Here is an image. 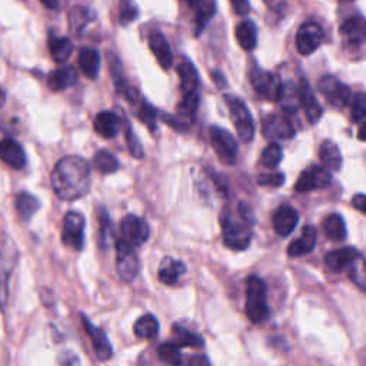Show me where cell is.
Returning <instances> with one entry per match:
<instances>
[{"label": "cell", "mask_w": 366, "mask_h": 366, "mask_svg": "<svg viewBox=\"0 0 366 366\" xmlns=\"http://www.w3.org/2000/svg\"><path fill=\"white\" fill-rule=\"evenodd\" d=\"M54 193L68 202L83 198L90 189V166L80 156L60 159L50 176Z\"/></svg>", "instance_id": "obj_1"}, {"label": "cell", "mask_w": 366, "mask_h": 366, "mask_svg": "<svg viewBox=\"0 0 366 366\" xmlns=\"http://www.w3.org/2000/svg\"><path fill=\"white\" fill-rule=\"evenodd\" d=\"M222 235L224 243L232 251H243L249 247L252 240L254 224L252 213L245 203L237 205V212L233 213L230 209H225L222 217Z\"/></svg>", "instance_id": "obj_2"}, {"label": "cell", "mask_w": 366, "mask_h": 366, "mask_svg": "<svg viewBox=\"0 0 366 366\" xmlns=\"http://www.w3.org/2000/svg\"><path fill=\"white\" fill-rule=\"evenodd\" d=\"M247 316L254 323H261L269 318L266 302V285L259 277H251L247 285Z\"/></svg>", "instance_id": "obj_3"}, {"label": "cell", "mask_w": 366, "mask_h": 366, "mask_svg": "<svg viewBox=\"0 0 366 366\" xmlns=\"http://www.w3.org/2000/svg\"><path fill=\"white\" fill-rule=\"evenodd\" d=\"M225 102L228 105V109L230 112L233 125L236 128L237 136L243 143H249L254 140L255 136V125H254V119L247 108V105L243 103L240 99L226 95Z\"/></svg>", "instance_id": "obj_4"}, {"label": "cell", "mask_w": 366, "mask_h": 366, "mask_svg": "<svg viewBox=\"0 0 366 366\" xmlns=\"http://www.w3.org/2000/svg\"><path fill=\"white\" fill-rule=\"evenodd\" d=\"M213 150L217 152L218 158L226 165H235L237 159V142L224 128L212 126L209 131Z\"/></svg>", "instance_id": "obj_5"}, {"label": "cell", "mask_w": 366, "mask_h": 366, "mask_svg": "<svg viewBox=\"0 0 366 366\" xmlns=\"http://www.w3.org/2000/svg\"><path fill=\"white\" fill-rule=\"evenodd\" d=\"M116 268L119 277L125 282H132L139 273V259L135 248L124 239L116 243Z\"/></svg>", "instance_id": "obj_6"}, {"label": "cell", "mask_w": 366, "mask_h": 366, "mask_svg": "<svg viewBox=\"0 0 366 366\" xmlns=\"http://www.w3.org/2000/svg\"><path fill=\"white\" fill-rule=\"evenodd\" d=\"M332 183V173L330 170L325 169L323 166L312 165L305 169L295 185V191L298 193H307L316 189H325Z\"/></svg>", "instance_id": "obj_7"}, {"label": "cell", "mask_w": 366, "mask_h": 366, "mask_svg": "<svg viewBox=\"0 0 366 366\" xmlns=\"http://www.w3.org/2000/svg\"><path fill=\"white\" fill-rule=\"evenodd\" d=\"M319 92L329 105L337 109H344L351 99V90L346 85L335 76H323L318 83Z\"/></svg>", "instance_id": "obj_8"}, {"label": "cell", "mask_w": 366, "mask_h": 366, "mask_svg": "<svg viewBox=\"0 0 366 366\" xmlns=\"http://www.w3.org/2000/svg\"><path fill=\"white\" fill-rule=\"evenodd\" d=\"M62 242L66 247L82 251L85 247V218L79 212H69L64 218Z\"/></svg>", "instance_id": "obj_9"}, {"label": "cell", "mask_w": 366, "mask_h": 366, "mask_svg": "<svg viewBox=\"0 0 366 366\" xmlns=\"http://www.w3.org/2000/svg\"><path fill=\"white\" fill-rule=\"evenodd\" d=\"M323 32L321 26L314 22H307L299 27L295 38V45L302 56H308L312 54L321 46Z\"/></svg>", "instance_id": "obj_10"}, {"label": "cell", "mask_w": 366, "mask_h": 366, "mask_svg": "<svg viewBox=\"0 0 366 366\" xmlns=\"http://www.w3.org/2000/svg\"><path fill=\"white\" fill-rule=\"evenodd\" d=\"M262 133L268 139L289 140L295 136V128L286 116L272 113L262 120Z\"/></svg>", "instance_id": "obj_11"}, {"label": "cell", "mask_w": 366, "mask_h": 366, "mask_svg": "<svg viewBox=\"0 0 366 366\" xmlns=\"http://www.w3.org/2000/svg\"><path fill=\"white\" fill-rule=\"evenodd\" d=\"M120 232L124 240L131 247H140L149 239V225L136 215H126L120 222Z\"/></svg>", "instance_id": "obj_12"}, {"label": "cell", "mask_w": 366, "mask_h": 366, "mask_svg": "<svg viewBox=\"0 0 366 366\" xmlns=\"http://www.w3.org/2000/svg\"><path fill=\"white\" fill-rule=\"evenodd\" d=\"M251 83L258 94L265 99L272 102L279 101L282 92V82L278 75H273L270 72L255 71L251 76Z\"/></svg>", "instance_id": "obj_13"}, {"label": "cell", "mask_w": 366, "mask_h": 366, "mask_svg": "<svg viewBox=\"0 0 366 366\" xmlns=\"http://www.w3.org/2000/svg\"><path fill=\"white\" fill-rule=\"evenodd\" d=\"M82 322H83L86 333L89 335L92 345H94V351H95L96 356L99 358V360H102V362L109 360L113 355V349H112V345L108 339L106 332L101 328H96L94 323H90V321L85 315H82Z\"/></svg>", "instance_id": "obj_14"}, {"label": "cell", "mask_w": 366, "mask_h": 366, "mask_svg": "<svg viewBox=\"0 0 366 366\" xmlns=\"http://www.w3.org/2000/svg\"><path fill=\"white\" fill-rule=\"evenodd\" d=\"M299 222V213L291 205H282L273 213L272 225L273 230L281 237H286L291 235Z\"/></svg>", "instance_id": "obj_15"}, {"label": "cell", "mask_w": 366, "mask_h": 366, "mask_svg": "<svg viewBox=\"0 0 366 366\" xmlns=\"http://www.w3.org/2000/svg\"><path fill=\"white\" fill-rule=\"evenodd\" d=\"M298 95H299V102L305 110V115H307L308 122L311 125H316L319 119L322 117V108L318 103V99L314 95L311 86L305 79L302 80L300 86L298 87Z\"/></svg>", "instance_id": "obj_16"}, {"label": "cell", "mask_w": 366, "mask_h": 366, "mask_svg": "<svg viewBox=\"0 0 366 366\" xmlns=\"http://www.w3.org/2000/svg\"><path fill=\"white\" fill-rule=\"evenodd\" d=\"M0 159L13 169H22L27 162L24 149L12 138H6L0 142Z\"/></svg>", "instance_id": "obj_17"}, {"label": "cell", "mask_w": 366, "mask_h": 366, "mask_svg": "<svg viewBox=\"0 0 366 366\" xmlns=\"http://www.w3.org/2000/svg\"><path fill=\"white\" fill-rule=\"evenodd\" d=\"M359 256H362L360 252L355 248H351V247L335 249V251L326 254L325 265L330 272L339 273V272L345 270L346 268H349Z\"/></svg>", "instance_id": "obj_18"}, {"label": "cell", "mask_w": 366, "mask_h": 366, "mask_svg": "<svg viewBox=\"0 0 366 366\" xmlns=\"http://www.w3.org/2000/svg\"><path fill=\"white\" fill-rule=\"evenodd\" d=\"M147 43H149V47L152 50V53L155 54L158 64L165 69L168 71L172 64H173V53L170 50V46L166 41V38L163 36V34L161 32H152L147 38Z\"/></svg>", "instance_id": "obj_19"}, {"label": "cell", "mask_w": 366, "mask_h": 366, "mask_svg": "<svg viewBox=\"0 0 366 366\" xmlns=\"http://www.w3.org/2000/svg\"><path fill=\"white\" fill-rule=\"evenodd\" d=\"M316 229L314 226H305L302 229V233L298 239H295L289 248H288V255L291 258H300L303 255H308L309 252L314 251L316 245Z\"/></svg>", "instance_id": "obj_20"}, {"label": "cell", "mask_w": 366, "mask_h": 366, "mask_svg": "<svg viewBox=\"0 0 366 366\" xmlns=\"http://www.w3.org/2000/svg\"><path fill=\"white\" fill-rule=\"evenodd\" d=\"M339 34L346 45H362L365 41V19L362 16H352L346 19L339 27Z\"/></svg>", "instance_id": "obj_21"}, {"label": "cell", "mask_w": 366, "mask_h": 366, "mask_svg": "<svg viewBox=\"0 0 366 366\" xmlns=\"http://www.w3.org/2000/svg\"><path fill=\"white\" fill-rule=\"evenodd\" d=\"M177 75L180 78V90L183 95L198 94L199 75L189 60H182L177 66Z\"/></svg>", "instance_id": "obj_22"}, {"label": "cell", "mask_w": 366, "mask_h": 366, "mask_svg": "<svg viewBox=\"0 0 366 366\" xmlns=\"http://www.w3.org/2000/svg\"><path fill=\"white\" fill-rule=\"evenodd\" d=\"M94 128L99 136L105 139H112L119 133L120 119L113 112H101L95 117Z\"/></svg>", "instance_id": "obj_23"}, {"label": "cell", "mask_w": 366, "mask_h": 366, "mask_svg": "<svg viewBox=\"0 0 366 366\" xmlns=\"http://www.w3.org/2000/svg\"><path fill=\"white\" fill-rule=\"evenodd\" d=\"M78 71L72 66H65V68H60L53 71L49 76H47V86L53 90V92H60V90H65L73 85H76L78 82Z\"/></svg>", "instance_id": "obj_24"}, {"label": "cell", "mask_w": 366, "mask_h": 366, "mask_svg": "<svg viewBox=\"0 0 366 366\" xmlns=\"http://www.w3.org/2000/svg\"><path fill=\"white\" fill-rule=\"evenodd\" d=\"M79 66L83 75L89 79H96L101 69V54L96 49L83 47L79 52Z\"/></svg>", "instance_id": "obj_25"}, {"label": "cell", "mask_w": 366, "mask_h": 366, "mask_svg": "<svg viewBox=\"0 0 366 366\" xmlns=\"http://www.w3.org/2000/svg\"><path fill=\"white\" fill-rule=\"evenodd\" d=\"M236 41L243 50H254L258 43V29L252 20H243L236 26Z\"/></svg>", "instance_id": "obj_26"}, {"label": "cell", "mask_w": 366, "mask_h": 366, "mask_svg": "<svg viewBox=\"0 0 366 366\" xmlns=\"http://www.w3.org/2000/svg\"><path fill=\"white\" fill-rule=\"evenodd\" d=\"M319 159L325 169L339 170L342 166L341 150L332 140H325L319 147Z\"/></svg>", "instance_id": "obj_27"}, {"label": "cell", "mask_w": 366, "mask_h": 366, "mask_svg": "<svg viewBox=\"0 0 366 366\" xmlns=\"http://www.w3.org/2000/svg\"><path fill=\"white\" fill-rule=\"evenodd\" d=\"M15 205H16V209H17V213L19 217L23 219V221H30L34 217L35 213L39 210L41 207V202L36 196H34L32 193L29 192H19L17 196H16V200H15Z\"/></svg>", "instance_id": "obj_28"}, {"label": "cell", "mask_w": 366, "mask_h": 366, "mask_svg": "<svg viewBox=\"0 0 366 366\" xmlns=\"http://www.w3.org/2000/svg\"><path fill=\"white\" fill-rule=\"evenodd\" d=\"M186 272L185 265L176 259H165L159 269V281L165 285H175L183 273Z\"/></svg>", "instance_id": "obj_29"}, {"label": "cell", "mask_w": 366, "mask_h": 366, "mask_svg": "<svg viewBox=\"0 0 366 366\" xmlns=\"http://www.w3.org/2000/svg\"><path fill=\"white\" fill-rule=\"evenodd\" d=\"M323 232L328 239L333 242H342L346 237V226L341 215L330 213L323 221Z\"/></svg>", "instance_id": "obj_30"}, {"label": "cell", "mask_w": 366, "mask_h": 366, "mask_svg": "<svg viewBox=\"0 0 366 366\" xmlns=\"http://www.w3.org/2000/svg\"><path fill=\"white\" fill-rule=\"evenodd\" d=\"M195 9H196V16H195L196 36H199L202 34V30L209 23V20L217 15V2L215 0H198Z\"/></svg>", "instance_id": "obj_31"}, {"label": "cell", "mask_w": 366, "mask_h": 366, "mask_svg": "<svg viewBox=\"0 0 366 366\" xmlns=\"http://www.w3.org/2000/svg\"><path fill=\"white\" fill-rule=\"evenodd\" d=\"M133 332L140 339H154L159 333V322L154 315H145L136 321Z\"/></svg>", "instance_id": "obj_32"}, {"label": "cell", "mask_w": 366, "mask_h": 366, "mask_svg": "<svg viewBox=\"0 0 366 366\" xmlns=\"http://www.w3.org/2000/svg\"><path fill=\"white\" fill-rule=\"evenodd\" d=\"M49 50L56 64H65L73 52V45L68 38H54L49 39Z\"/></svg>", "instance_id": "obj_33"}, {"label": "cell", "mask_w": 366, "mask_h": 366, "mask_svg": "<svg viewBox=\"0 0 366 366\" xmlns=\"http://www.w3.org/2000/svg\"><path fill=\"white\" fill-rule=\"evenodd\" d=\"M175 338L177 341V346H191V348H202L205 345L200 335L189 330L188 328H183L175 325Z\"/></svg>", "instance_id": "obj_34"}, {"label": "cell", "mask_w": 366, "mask_h": 366, "mask_svg": "<svg viewBox=\"0 0 366 366\" xmlns=\"http://www.w3.org/2000/svg\"><path fill=\"white\" fill-rule=\"evenodd\" d=\"M94 165L98 172L109 175L119 169V161L108 150H99L94 158Z\"/></svg>", "instance_id": "obj_35"}, {"label": "cell", "mask_w": 366, "mask_h": 366, "mask_svg": "<svg viewBox=\"0 0 366 366\" xmlns=\"http://www.w3.org/2000/svg\"><path fill=\"white\" fill-rule=\"evenodd\" d=\"M158 356L168 366H180L182 363V355H180L179 346L172 342H165L159 345Z\"/></svg>", "instance_id": "obj_36"}, {"label": "cell", "mask_w": 366, "mask_h": 366, "mask_svg": "<svg viewBox=\"0 0 366 366\" xmlns=\"http://www.w3.org/2000/svg\"><path fill=\"white\" fill-rule=\"evenodd\" d=\"M284 158V152L282 147L278 143H270L265 147V150L262 152V158L261 162L265 168L268 169H274L281 162Z\"/></svg>", "instance_id": "obj_37"}, {"label": "cell", "mask_w": 366, "mask_h": 366, "mask_svg": "<svg viewBox=\"0 0 366 366\" xmlns=\"http://www.w3.org/2000/svg\"><path fill=\"white\" fill-rule=\"evenodd\" d=\"M156 110L155 108L152 106L149 102L142 101L139 110H138V117L143 122V124L150 129V131H155L156 129Z\"/></svg>", "instance_id": "obj_38"}, {"label": "cell", "mask_w": 366, "mask_h": 366, "mask_svg": "<svg viewBox=\"0 0 366 366\" xmlns=\"http://www.w3.org/2000/svg\"><path fill=\"white\" fill-rule=\"evenodd\" d=\"M138 15H139V10L133 0H120L119 20L122 24L132 23L138 17Z\"/></svg>", "instance_id": "obj_39"}, {"label": "cell", "mask_w": 366, "mask_h": 366, "mask_svg": "<svg viewBox=\"0 0 366 366\" xmlns=\"http://www.w3.org/2000/svg\"><path fill=\"white\" fill-rule=\"evenodd\" d=\"M351 115H352V120L355 124H363L365 120V115H366V101H365V94L359 92V94L355 95L352 108H351Z\"/></svg>", "instance_id": "obj_40"}, {"label": "cell", "mask_w": 366, "mask_h": 366, "mask_svg": "<svg viewBox=\"0 0 366 366\" xmlns=\"http://www.w3.org/2000/svg\"><path fill=\"white\" fill-rule=\"evenodd\" d=\"M349 277L351 279L359 285L360 289H365V273H363V258L359 256L349 266Z\"/></svg>", "instance_id": "obj_41"}, {"label": "cell", "mask_w": 366, "mask_h": 366, "mask_svg": "<svg viewBox=\"0 0 366 366\" xmlns=\"http://www.w3.org/2000/svg\"><path fill=\"white\" fill-rule=\"evenodd\" d=\"M258 183L262 186L268 188H279L285 183V176L284 173H266L261 175L258 179Z\"/></svg>", "instance_id": "obj_42"}, {"label": "cell", "mask_w": 366, "mask_h": 366, "mask_svg": "<svg viewBox=\"0 0 366 366\" xmlns=\"http://www.w3.org/2000/svg\"><path fill=\"white\" fill-rule=\"evenodd\" d=\"M126 143H128V147L131 150L132 156L143 158V147L139 143L136 135L133 133V131H132V128L129 125H128V129H126Z\"/></svg>", "instance_id": "obj_43"}, {"label": "cell", "mask_w": 366, "mask_h": 366, "mask_svg": "<svg viewBox=\"0 0 366 366\" xmlns=\"http://www.w3.org/2000/svg\"><path fill=\"white\" fill-rule=\"evenodd\" d=\"M59 365L60 366H80V360L73 352L64 351L59 355Z\"/></svg>", "instance_id": "obj_44"}, {"label": "cell", "mask_w": 366, "mask_h": 366, "mask_svg": "<svg viewBox=\"0 0 366 366\" xmlns=\"http://www.w3.org/2000/svg\"><path fill=\"white\" fill-rule=\"evenodd\" d=\"M230 2H232L233 10L240 16L248 15V12L251 10V5L248 0H230Z\"/></svg>", "instance_id": "obj_45"}, {"label": "cell", "mask_w": 366, "mask_h": 366, "mask_svg": "<svg viewBox=\"0 0 366 366\" xmlns=\"http://www.w3.org/2000/svg\"><path fill=\"white\" fill-rule=\"evenodd\" d=\"M366 198H365V195L363 193H359V195H356L355 198H353V206L359 210V212H365V209H366Z\"/></svg>", "instance_id": "obj_46"}, {"label": "cell", "mask_w": 366, "mask_h": 366, "mask_svg": "<svg viewBox=\"0 0 366 366\" xmlns=\"http://www.w3.org/2000/svg\"><path fill=\"white\" fill-rule=\"evenodd\" d=\"M189 366H209V362L205 356H192L189 358Z\"/></svg>", "instance_id": "obj_47"}, {"label": "cell", "mask_w": 366, "mask_h": 366, "mask_svg": "<svg viewBox=\"0 0 366 366\" xmlns=\"http://www.w3.org/2000/svg\"><path fill=\"white\" fill-rule=\"evenodd\" d=\"M212 76H213V80H215V83H217L219 87H225V86H226L225 78H224L219 72H213Z\"/></svg>", "instance_id": "obj_48"}, {"label": "cell", "mask_w": 366, "mask_h": 366, "mask_svg": "<svg viewBox=\"0 0 366 366\" xmlns=\"http://www.w3.org/2000/svg\"><path fill=\"white\" fill-rule=\"evenodd\" d=\"M41 2L47 8V9H56L59 6V0H41Z\"/></svg>", "instance_id": "obj_49"}, {"label": "cell", "mask_w": 366, "mask_h": 366, "mask_svg": "<svg viewBox=\"0 0 366 366\" xmlns=\"http://www.w3.org/2000/svg\"><path fill=\"white\" fill-rule=\"evenodd\" d=\"M5 102H6V92L0 87V108L5 105Z\"/></svg>", "instance_id": "obj_50"}, {"label": "cell", "mask_w": 366, "mask_h": 366, "mask_svg": "<svg viewBox=\"0 0 366 366\" xmlns=\"http://www.w3.org/2000/svg\"><path fill=\"white\" fill-rule=\"evenodd\" d=\"M363 129H365V126H363V124H362V125H360V129H359V139H360V140L365 139V136H363Z\"/></svg>", "instance_id": "obj_51"}, {"label": "cell", "mask_w": 366, "mask_h": 366, "mask_svg": "<svg viewBox=\"0 0 366 366\" xmlns=\"http://www.w3.org/2000/svg\"><path fill=\"white\" fill-rule=\"evenodd\" d=\"M188 3H189L192 8H195V5L198 3V0H188Z\"/></svg>", "instance_id": "obj_52"}]
</instances>
